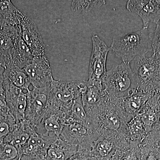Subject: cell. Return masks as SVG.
Listing matches in <instances>:
<instances>
[{
    "label": "cell",
    "mask_w": 160,
    "mask_h": 160,
    "mask_svg": "<svg viewBox=\"0 0 160 160\" xmlns=\"http://www.w3.org/2000/svg\"><path fill=\"white\" fill-rule=\"evenodd\" d=\"M86 112L87 123L99 135H125L127 121L121 108L120 98L106 93L98 105Z\"/></svg>",
    "instance_id": "cell-1"
},
{
    "label": "cell",
    "mask_w": 160,
    "mask_h": 160,
    "mask_svg": "<svg viewBox=\"0 0 160 160\" xmlns=\"http://www.w3.org/2000/svg\"><path fill=\"white\" fill-rule=\"evenodd\" d=\"M111 50L122 60L130 64L137 58L152 52L151 33L148 29L116 36L113 38Z\"/></svg>",
    "instance_id": "cell-2"
},
{
    "label": "cell",
    "mask_w": 160,
    "mask_h": 160,
    "mask_svg": "<svg viewBox=\"0 0 160 160\" xmlns=\"http://www.w3.org/2000/svg\"><path fill=\"white\" fill-rule=\"evenodd\" d=\"M104 85L106 94L118 98L126 97L138 88L130 64L123 62L106 72Z\"/></svg>",
    "instance_id": "cell-3"
},
{
    "label": "cell",
    "mask_w": 160,
    "mask_h": 160,
    "mask_svg": "<svg viewBox=\"0 0 160 160\" xmlns=\"http://www.w3.org/2000/svg\"><path fill=\"white\" fill-rule=\"evenodd\" d=\"M87 81L53 80L49 87L48 105L66 114L75 100L82 96L88 86Z\"/></svg>",
    "instance_id": "cell-4"
},
{
    "label": "cell",
    "mask_w": 160,
    "mask_h": 160,
    "mask_svg": "<svg viewBox=\"0 0 160 160\" xmlns=\"http://www.w3.org/2000/svg\"><path fill=\"white\" fill-rule=\"evenodd\" d=\"M132 62L131 67L139 89L151 94L160 92V62L157 57L143 56Z\"/></svg>",
    "instance_id": "cell-5"
},
{
    "label": "cell",
    "mask_w": 160,
    "mask_h": 160,
    "mask_svg": "<svg viewBox=\"0 0 160 160\" xmlns=\"http://www.w3.org/2000/svg\"><path fill=\"white\" fill-rule=\"evenodd\" d=\"M92 51L89 62V79L87 81L89 84L104 89V81L107 72L106 61L111 48L97 35L92 36Z\"/></svg>",
    "instance_id": "cell-6"
},
{
    "label": "cell",
    "mask_w": 160,
    "mask_h": 160,
    "mask_svg": "<svg viewBox=\"0 0 160 160\" xmlns=\"http://www.w3.org/2000/svg\"><path fill=\"white\" fill-rule=\"evenodd\" d=\"M99 135L87 123L72 122L64 126L60 138L78 149L90 152L92 144Z\"/></svg>",
    "instance_id": "cell-7"
},
{
    "label": "cell",
    "mask_w": 160,
    "mask_h": 160,
    "mask_svg": "<svg viewBox=\"0 0 160 160\" xmlns=\"http://www.w3.org/2000/svg\"><path fill=\"white\" fill-rule=\"evenodd\" d=\"M49 87L37 88L32 86L27 92L25 119L35 129L47 108Z\"/></svg>",
    "instance_id": "cell-8"
},
{
    "label": "cell",
    "mask_w": 160,
    "mask_h": 160,
    "mask_svg": "<svg viewBox=\"0 0 160 160\" xmlns=\"http://www.w3.org/2000/svg\"><path fill=\"white\" fill-rule=\"evenodd\" d=\"M66 123L65 113L47 105L46 111L36 126L35 130L42 136L54 135L59 138Z\"/></svg>",
    "instance_id": "cell-9"
},
{
    "label": "cell",
    "mask_w": 160,
    "mask_h": 160,
    "mask_svg": "<svg viewBox=\"0 0 160 160\" xmlns=\"http://www.w3.org/2000/svg\"><path fill=\"white\" fill-rule=\"evenodd\" d=\"M24 70L32 87L42 88L50 86L54 80L51 65L46 56L34 57Z\"/></svg>",
    "instance_id": "cell-10"
},
{
    "label": "cell",
    "mask_w": 160,
    "mask_h": 160,
    "mask_svg": "<svg viewBox=\"0 0 160 160\" xmlns=\"http://www.w3.org/2000/svg\"><path fill=\"white\" fill-rule=\"evenodd\" d=\"M4 84L9 114L17 123H19L25 119L28 91L17 88L4 80Z\"/></svg>",
    "instance_id": "cell-11"
},
{
    "label": "cell",
    "mask_w": 160,
    "mask_h": 160,
    "mask_svg": "<svg viewBox=\"0 0 160 160\" xmlns=\"http://www.w3.org/2000/svg\"><path fill=\"white\" fill-rule=\"evenodd\" d=\"M21 37L34 57L46 56V47L37 26L25 15L20 24Z\"/></svg>",
    "instance_id": "cell-12"
},
{
    "label": "cell",
    "mask_w": 160,
    "mask_h": 160,
    "mask_svg": "<svg viewBox=\"0 0 160 160\" xmlns=\"http://www.w3.org/2000/svg\"><path fill=\"white\" fill-rule=\"evenodd\" d=\"M128 141L123 134L100 135L92 144L90 153L98 160H110L116 150Z\"/></svg>",
    "instance_id": "cell-13"
},
{
    "label": "cell",
    "mask_w": 160,
    "mask_h": 160,
    "mask_svg": "<svg viewBox=\"0 0 160 160\" xmlns=\"http://www.w3.org/2000/svg\"><path fill=\"white\" fill-rule=\"evenodd\" d=\"M126 9L137 14L142 21L143 28L148 29L151 23L160 22V4L159 1L129 0Z\"/></svg>",
    "instance_id": "cell-14"
},
{
    "label": "cell",
    "mask_w": 160,
    "mask_h": 160,
    "mask_svg": "<svg viewBox=\"0 0 160 160\" xmlns=\"http://www.w3.org/2000/svg\"><path fill=\"white\" fill-rule=\"evenodd\" d=\"M58 138L54 136H42L34 130L21 149L22 158L25 157L28 160H45L47 149Z\"/></svg>",
    "instance_id": "cell-15"
},
{
    "label": "cell",
    "mask_w": 160,
    "mask_h": 160,
    "mask_svg": "<svg viewBox=\"0 0 160 160\" xmlns=\"http://www.w3.org/2000/svg\"><path fill=\"white\" fill-rule=\"evenodd\" d=\"M21 37L20 26L0 22V53L6 64L10 59L14 46Z\"/></svg>",
    "instance_id": "cell-16"
},
{
    "label": "cell",
    "mask_w": 160,
    "mask_h": 160,
    "mask_svg": "<svg viewBox=\"0 0 160 160\" xmlns=\"http://www.w3.org/2000/svg\"><path fill=\"white\" fill-rule=\"evenodd\" d=\"M152 94L138 88L126 97L121 98V108L127 122L138 115Z\"/></svg>",
    "instance_id": "cell-17"
},
{
    "label": "cell",
    "mask_w": 160,
    "mask_h": 160,
    "mask_svg": "<svg viewBox=\"0 0 160 160\" xmlns=\"http://www.w3.org/2000/svg\"><path fill=\"white\" fill-rule=\"evenodd\" d=\"M160 96L159 92L152 93L138 114L147 133L152 131L158 121Z\"/></svg>",
    "instance_id": "cell-18"
},
{
    "label": "cell",
    "mask_w": 160,
    "mask_h": 160,
    "mask_svg": "<svg viewBox=\"0 0 160 160\" xmlns=\"http://www.w3.org/2000/svg\"><path fill=\"white\" fill-rule=\"evenodd\" d=\"M34 57L22 37L16 44L6 68L24 69L32 62Z\"/></svg>",
    "instance_id": "cell-19"
},
{
    "label": "cell",
    "mask_w": 160,
    "mask_h": 160,
    "mask_svg": "<svg viewBox=\"0 0 160 160\" xmlns=\"http://www.w3.org/2000/svg\"><path fill=\"white\" fill-rule=\"evenodd\" d=\"M35 129L25 119L16 123L14 129L3 141L16 147L21 153V149L29 140L32 132ZM22 154V153H21Z\"/></svg>",
    "instance_id": "cell-20"
},
{
    "label": "cell",
    "mask_w": 160,
    "mask_h": 160,
    "mask_svg": "<svg viewBox=\"0 0 160 160\" xmlns=\"http://www.w3.org/2000/svg\"><path fill=\"white\" fill-rule=\"evenodd\" d=\"M78 147L58 138L48 147L45 160H67L77 152Z\"/></svg>",
    "instance_id": "cell-21"
},
{
    "label": "cell",
    "mask_w": 160,
    "mask_h": 160,
    "mask_svg": "<svg viewBox=\"0 0 160 160\" xmlns=\"http://www.w3.org/2000/svg\"><path fill=\"white\" fill-rule=\"evenodd\" d=\"M24 15L11 1H0V22L20 26Z\"/></svg>",
    "instance_id": "cell-22"
},
{
    "label": "cell",
    "mask_w": 160,
    "mask_h": 160,
    "mask_svg": "<svg viewBox=\"0 0 160 160\" xmlns=\"http://www.w3.org/2000/svg\"><path fill=\"white\" fill-rule=\"evenodd\" d=\"M141 158L140 143L129 141L116 150L110 160H141Z\"/></svg>",
    "instance_id": "cell-23"
},
{
    "label": "cell",
    "mask_w": 160,
    "mask_h": 160,
    "mask_svg": "<svg viewBox=\"0 0 160 160\" xmlns=\"http://www.w3.org/2000/svg\"><path fill=\"white\" fill-rule=\"evenodd\" d=\"M3 76L4 81L17 88L27 91L30 89L32 85L24 69L6 68Z\"/></svg>",
    "instance_id": "cell-24"
},
{
    "label": "cell",
    "mask_w": 160,
    "mask_h": 160,
    "mask_svg": "<svg viewBox=\"0 0 160 160\" xmlns=\"http://www.w3.org/2000/svg\"><path fill=\"white\" fill-rule=\"evenodd\" d=\"M88 83L87 89L82 94V103L86 112L98 105L106 94L104 88Z\"/></svg>",
    "instance_id": "cell-25"
},
{
    "label": "cell",
    "mask_w": 160,
    "mask_h": 160,
    "mask_svg": "<svg viewBox=\"0 0 160 160\" xmlns=\"http://www.w3.org/2000/svg\"><path fill=\"white\" fill-rule=\"evenodd\" d=\"M124 134L129 141L139 142L140 144L145 139L147 133L138 115L126 123Z\"/></svg>",
    "instance_id": "cell-26"
},
{
    "label": "cell",
    "mask_w": 160,
    "mask_h": 160,
    "mask_svg": "<svg viewBox=\"0 0 160 160\" xmlns=\"http://www.w3.org/2000/svg\"><path fill=\"white\" fill-rule=\"evenodd\" d=\"M66 116V124L72 122L87 123L88 116L82 103V96L73 101Z\"/></svg>",
    "instance_id": "cell-27"
},
{
    "label": "cell",
    "mask_w": 160,
    "mask_h": 160,
    "mask_svg": "<svg viewBox=\"0 0 160 160\" xmlns=\"http://www.w3.org/2000/svg\"><path fill=\"white\" fill-rule=\"evenodd\" d=\"M106 3L105 1H73L72 3V11L78 13L88 12Z\"/></svg>",
    "instance_id": "cell-28"
},
{
    "label": "cell",
    "mask_w": 160,
    "mask_h": 160,
    "mask_svg": "<svg viewBox=\"0 0 160 160\" xmlns=\"http://www.w3.org/2000/svg\"><path fill=\"white\" fill-rule=\"evenodd\" d=\"M22 157L18 149L9 143L0 144V160H17Z\"/></svg>",
    "instance_id": "cell-29"
},
{
    "label": "cell",
    "mask_w": 160,
    "mask_h": 160,
    "mask_svg": "<svg viewBox=\"0 0 160 160\" xmlns=\"http://www.w3.org/2000/svg\"><path fill=\"white\" fill-rule=\"evenodd\" d=\"M16 122L10 114L0 115V144L14 129Z\"/></svg>",
    "instance_id": "cell-30"
},
{
    "label": "cell",
    "mask_w": 160,
    "mask_h": 160,
    "mask_svg": "<svg viewBox=\"0 0 160 160\" xmlns=\"http://www.w3.org/2000/svg\"><path fill=\"white\" fill-rule=\"evenodd\" d=\"M141 160H160V149L153 146L141 145Z\"/></svg>",
    "instance_id": "cell-31"
},
{
    "label": "cell",
    "mask_w": 160,
    "mask_h": 160,
    "mask_svg": "<svg viewBox=\"0 0 160 160\" xmlns=\"http://www.w3.org/2000/svg\"><path fill=\"white\" fill-rule=\"evenodd\" d=\"M156 24V28L151 33L152 52L153 53L160 54V22Z\"/></svg>",
    "instance_id": "cell-32"
},
{
    "label": "cell",
    "mask_w": 160,
    "mask_h": 160,
    "mask_svg": "<svg viewBox=\"0 0 160 160\" xmlns=\"http://www.w3.org/2000/svg\"><path fill=\"white\" fill-rule=\"evenodd\" d=\"M67 160H98L92 156L90 151L86 149H78L77 152Z\"/></svg>",
    "instance_id": "cell-33"
},
{
    "label": "cell",
    "mask_w": 160,
    "mask_h": 160,
    "mask_svg": "<svg viewBox=\"0 0 160 160\" xmlns=\"http://www.w3.org/2000/svg\"><path fill=\"white\" fill-rule=\"evenodd\" d=\"M9 114V109L6 102V95H0V115L7 116Z\"/></svg>",
    "instance_id": "cell-34"
},
{
    "label": "cell",
    "mask_w": 160,
    "mask_h": 160,
    "mask_svg": "<svg viewBox=\"0 0 160 160\" xmlns=\"http://www.w3.org/2000/svg\"><path fill=\"white\" fill-rule=\"evenodd\" d=\"M5 68L0 66V95H6L4 84V76L3 73L5 71Z\"/></svg>",
    "instance_id": "cell-35"
},
{
    "label": "cell",
    "mask_w": 160,
    "mask_h": 160,
    "mask_svg": "<svg viewBox=\"0 0 160 160\" xmlns=\"http://www.w3.org/2000/svg\"><path fill=\"white\" fill-rule=\"evenodd\" d=\"M0 66L4 67L5 69L6 68V63L4 58L0 53Z\"/></svg>",
    "instance_id": "cell-36"
},
{
    "label": "cell",
    "mask_w": 160,
    "mask_h": 160,
    "mask_svg": "<svg viewBox=\"0 0 160 160\" xmlns=\"http://www.w3.org/2000/svg\"><path fill=\"white\" fill-rule=\"evenodd\" d=\"M17 160H22V157L20 158H19Z\"/></svg>",
    "instance_id": "cell-37"
},
{
    "label": "cell",
    "mask_w": 160,
    "mask_h": 160,
    "mask_svg": "<svg viewBox=\"0 0 160 160\" xmlns=\"http://www.w3.org/2000/svg\"></svg>",
    "instance_id": "cell-38"
}]
</instances>
